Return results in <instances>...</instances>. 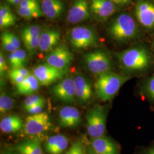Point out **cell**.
I'll list each match as a JSON object with an SVG mask.
<instances>
[{"label":"cell","instance_id":"cell-11","mask_svg":"<svg viewBox=\"0 0 154 154\" xmlns=\"http://www.w3.org/2000/svg\"><path fill=\"white\" fill-rule=\"evenodd\" d=\"M135 16L144 28H154V4L146 1H139L135 6Z\"/></svg>","mask_w":154,"mask_h":154},{"label":"cell","instance_id":"cell-5","mask_svg":"<svg viewBox=\"0 0 154 154\" xmlns=\"http://www.w3.org/2000/svg\"><path fill=\"white\" fill-rule=\"evenodd\" d=\"M69 39L75 49H85L97 44L96 33L91 28L77 26L72 28L69 34Z\"/></svg>","mask_w":154,"mask_h":154},{"label":"cell","instance_id":"cell-42","mask_svg":"<svg viewBox=\"0 0 154 154\" xmlns=\"http://www.w3.org/2000/svg\"><path fill=\"white\" fill-rule=\"evenodd\" d=\"M144 154H154V147L148 149Z\"/></svg>","mask_w":154,"mask_h":154},{"label":"cell","instance_id":"cell-27","mask_svg":"<svg viewBox=\"0 0 154 154\" xmlns=\"http://www.w3.org/2000/svg\"><path fill=\"white\" fill-rule=\"evenodd\" d=\"M144 91L149 98L154 102V75L150 77L145 83Z\"/></svg>","mask_w":154,"mask_h":154},{"label":"cell","instance_id":"cell-29","mask_svg":"<svg viewBox=\"0 0 154 154\" xmlns=\"http://www.w3.org/2000/svg\"><path fill=\"white\" fill-rule=\"evenodd\" d=\"M13 53L16 55L18 62L19 67H24L28 61V54L26 51L25 50L19 49Z\"/></svg>","mask_w":154,"mask_h":154},{"label":"cell","instance_id":"cell-6","mask_svg":"<svg viewBox=\"0 0 154 154\" xmlns=\"http://www.w3.org/2000/svg\"><path fill=\"white\" fill-rule=\"evenodd\" d=\"M46 56V63L66 72L74 60V56L64 45L56 46Z\"/></svg>","mask_w":154,"mask_h":154},{"label":"cell","instance_id":"cell-34","mask_svg":"<svg viewBox=\"0 0 154 154\" xmlns=\"http://www.w3.org/2000/svg\"><path fill=\"white\" fill-rule=\"evenodd\" d=\"M45 104V103H41L38 104L33 105L32 106L26 109L25 110L30 114H39V113L42 112V110L44 107Z\"/></svg>","mask_w":154,"mask_h":154},{"label":"cell","instance_id":"cell-1","mask_svg":"<svg viewBox=\"0 0 154 154\" xmlns=\"http://www.w3.org/2000/svg\"><path fill=\"white\" fill-rule=\"evenodd\" d=\"M130 79L111 72H106L98 75L95 83V90L97 97L103 101L112 98L123 85Z\"/></svg>","mask_w":154,"mask_h":154},{"label":"cell","instance_id":"cell-28","mask_svg":"<svg viewBox=\"0 0 154 154\" xmlns=\"http://www.w3.org/2000/svg\"><path fill=\"white\" fill-rule=\"evenodd\" d=\"M65 154H86L82 142L77 141L74 142Z\"/></svg>","mask_w":154,"mask_h":154},{"label":"cell","instance_id":"cell-44","mask_svg":"<svg viewBox=\"0 0 154 154\" xmlns=\"http://www.w3.org/2000/svg\"><path fill=\"white\" fill-rule=\"evenodd\" d=\"M90 154H95L94 152L93 151H91V152H90Z\"/></svg>","mask_w":154,"mask_h":154},{"label":"cell","instance_id":"cell-35","mask_svg":"<svg viewBox=\"0 0 154 154\" xmlns=\"http://www.w3.org/2000/svg\"><path fill=\"white\" fill-rule=\"evenodd\" d=\"M22 8H41L38 0H22L18 5Z\"/></svg>","mask_w":154,"mask_h":154},{"label":"cell","instance_id":"cell-39","mask_svg":"<svg viewBox=\"0 0 154 154\" xmlns=\"http://www.w3.org/2000/svg\"><path fill=\"white\" fill-rule=\"evenodd\" d=\"M11 70L12 71L20 74L21 75H22L25 78L28 77L30 74V72H29L28 69L25 68L24 67H18V68H16V69H11Z\"/></svg>","mask_w":154,"mask_h":154},{"label":"cell","instance_id":"cell-14","mask_svg":"<svg viewBox=\"0 0 154 154\" xmlns=\"http://www.w3.org/2000/svg\"><path fill=\"white\" fill-rule=\"evenodd\" d=\"M90 11L98 19L104 20L113 15L116 11V5L110 0H90Z\"/></svg>","mask_w":154,"mask_h":154},{"label":"cell","instance_id":"cell-17","mask_svg":"<svg viewBox=\"0 0 154 154\" xmlns=\"http://www.w3.org/2000/svg\"><path fill=\"white\" fill-rule=\"evenodd\" d=\"M76 88V97L80 103H86L93 96L91 83L88 79L81 74L74 78Z\"/></svg>","mask_w":154,"mask_h":154},{"label":"cell","instance_id":"cell-38","mask_svg":"<svg viewBox=\"0 0 154 154\" xmlns=\"http://www.w3.org/2000/svg\"><path fill=\"white\" fill-rule=\"evenodd\" d=\"M8 60H9V62L11 69H16V68L19 67L18 62L14 53H11L9 54Z\"/></svg>","mask_w":154,"mask_h":154},{"label":"cell","instance_id":"cell-21","mask_svg":"<svg viewBox=\"0 0 154 154\" xmlns=\"http://www.w3.org/2000/svg\"><path fill=\"white\" fill-rule=\"evenodd\" d=\"M23 127V124L20 117L17 115L7 116L0 122V129L5 134H11L19 131Z\"/></svg>","mask_w":154,"mask_h":154},{"label":"cell","instance_id":"cell-18","mask_svg":"<svg viewBox=\"0 0 154 154\" xmlns=\"http://www.w3.org/2000/svg\"><path fill=\"white\" fill-rule=\"evenodd\" d=\"M91 149L97 154H119L114 142L109 138L103 137L93 139L91 143Z\"/></svg>","mask_w":154,"mask_h":154},{"label":"cell","instance_id":"cell-40","mask_svg":"<svg viewBox=\"0 0 154 154\" xmlns=\"http://www.w3.org/2000/svg\"><path fill=\"white\" fill-rule=\"evenodd\" d=\"M115 4L118 5H127L131 2V0H110Z\"/></svg>","mask_w":154,"mask_h":154},{"label":"cell","instance_id":"cell-31","mask_svg":"<svg viewBox=\"0 0 154 154\" xmlns=\"http://www.w3.org/2000/svg\"><path fill=\"white\" fill-rule=\"evenodd\" d=\"M1 39L3 48L6 51H8L10 53H13L18 49L15 46H14L13 45L11 44L10 40L9 39L7 36L6 32H4L1 34Z\"/></svg>","mask_w":154,"mask_h":154},{"label":"cell","instance_id":"cell-23","mask_svg":"<svg viewBox=\"0 0 154 154\" xmlns=\"http://www.w3.org/2000/svg\"><path fill=\"white\" fill-rule=\"evenodd\" d=\"M15 149L20 154H44L39 142L34 139L19 143Z\"/></svg>","mask_w":154,"mask_h":154},{"label":"cell","instance_id":"cell-16","mask_svg":"<svg viewBox=\"0 0 154 154\" xmlns=\"http://www.w3.org/2000/svg\"><path fill=\"white\" fill-rule=\"evenodd\" d=\"M61 33L57 29H48L42 32L39 37L38 49L41 52H50L59 43Z\"/></svg>","mask_w":154,"mask_h":154},{"label":"cell","instance_id":"cell-2","mask_svg":"<svg viewBox=\"0 0 154 154\" xmlns=\"http://www.w3.org/2000/svg\"><path fill=\"white\" fill-rule=\"evenodd\" d=\"M121 66L127 70L140 72L149 67L151 58L149 51L144 48L135 47L117 54Z\"/></svg>","mask_w":154,"mask_h":154},{"label":"cell","instance_id":"cell-32","mask_svg":"<svg viewBox=\"0 0 154 154\" xmlns=\"http://www.w3.org/2000/svg\"><path fill=\"white\" fill-rule=\"evenodd\" d=\"M9 76L11 82L14 85H16V86L22 82L25 78V77L21 75L20 74L12 71L11 70L9 72Z\"/></svg>","mask_w":154,"mask_h":154},{"label":"cell","instance_id":"cell-10","mask_svg":"<svg viewBox=\"0 0 154 154\" xmlns=\"http://www.w3.org/2000/svg\"><path fill=\"white\" fill-rule=\"evenodd\" d=\"M33 74L38 79L40 85L48 86L62 78L66 72L46 63L35 67L33 69Z\"/></svg>","mask_w":154,"mask_h":154},{"label":"cell","instance_id":"cell-13","mask_svg":"<svg viewBox=\"0 0 154 154\" xmlns=\"http://www.w3.org/2000/svg\"><path fill=\"white\" fill-rule=\"evenodd\" d=\"M90 18L88 0H75L69 9L67 21L71 23H77Z\"/></svg>","mask_w":154,"mask_h":154},{"label":"cell","instance_id":"cell-15","mask_svg":"<svg viewBox=\"0 0 154 154\" xmlns=\"http://www.w3.org/2000/svg\"><path fill=\"white\" fill-rule=\"evenodd\" d=\"M58 121L61 126L65 128H73L80 124L81 117L77 108L67 106L60 110Z\"/></svg>","mask_w":154,"mask_h":154},{"label":"cell","instance_id":"cell-8","mask_svg":"<svg viewBox=\"0 0 154 154\" xmlns=\"http://www.w3.org/2000/svg\"><path fill=\"white\" fill-rule=\"evenodd\" d=\"M52 127L49 114L41 112L27 116L23 125V132L26 135H35L49 131Z\"/></svg>","mask_w":154,"mask_h":154},{"label":"cell","instance_id":"cell-30","mask_svg":"<svg viewBox=\"0 0 154 154\" xmlns=\"http://www.w3.org/2000/svg\"><path fill=\"white\" fill-rule=\"evenodd\" d=\"M0 18L14 20L16 21V16L13 13L10 8L6 4H1L0 6Z\"/></svg>","mask_w":154,"mask_h":154},{"label":"cell","instance_id":"cell-4","mask_svg":"<svg viewBox=\"0 0 154 154\" xmlns=\"http://www.w3.org/2000/svg\"><path fill=\"white\" fill-rule=\"evenodd\" d=\"M87 131L93 138L103 137L106 129V112L101 106H96L87 114Z\"/></svg>","mask_w":154,"mask_h":154},{"label":"cell","instance_id":"cell-26","mask_svg":"<svg viewBox=\"0 0 154 154\" xmlns=\"http://www.w3.org/2000/svg\"><path fill=\"white\" fill-rule=\"evenodd\" d=\"M41 103H45L44 98L37 94H32L30 95H28V97L25 99L23 101V106L24 109L25 110L29 107H31L33 105L38 104Z\"/></svg>","mask_w":154,"mask_h":154},{"label":"cell","instance_id":"cell-3","mask_svg":"<svg viewBox=\"0 0 154 154\" xmlns=\"http://www.w3.org/2000/svg\"><path fill=\"white\" fill-rule=\"evenodd\" d=\"M109 32L118 41L126 42L135 38L138 34V28L132 17L121 14L110 25Z\"/></svg>","mask_w":154,"mask_h":154},{"label":"cell","instance_id":"cell-43","mask_svg":"<svg viewBox=\"0 0 154 154\" xmlns=\"http://www.w3.org/2000/svg\"><path fill=\"white\" fill-rule=\"evenodd\" d=\"M4 154H13V153H11V152H6Z\"/></svg>","mask_w":154,"mask_h":154},{"label":"cell","instance_id":"cell-36","mask_svg":"<svg viewBox=\"0 0 154 154\" xmlns=\"http://www.w3.org/2000/svg\"><path fill=\"white\" fill-rule=\"evenodd\" d=\"M8 70V66L6 65L5 59L3 53L1 51L0 53V74L1 76H3Z\"/></svg>","mask_w":154,"mask_h":154},{"label":"cell","instance_id":"cell-25","mask_svg":"<svg viewBox=\"0 0 154 154\" xmlns=\"http://www.w3.org/2000/svg\"><path fill=\"white\" fill-rule=\"evenodd\" d=\"M14 101L9 95L5 94H1L0 96V113L4 114L13 109Z\"/></svg>","mask_w":154,"mask_h":154},{"label":"cell","instance_id":"cell-19","mask_svg":"<svg viewBox=\"0 0 154 154\" xmlns=\"http://www.w3.org/2000/svg\"><path fill=\"white\" fill-rule=\"evenodd\" d=\"M69 141L65 136L57 134L50 137L46 142L45 147L49 154H61L66 150Z\"/></svg>","mask_w":154,"mask_h":154},{"label":"cell","instance_id":"cell-12","mask_svg":"<svg viewBox=\"0 0 154 154\" xmlns=\"http://www.w3.org/2000/svg\"><path fill=\"white\" fill-rule=\"evenodd\" d=\"M41 29L37 25L26 26L22 29L21 37L23 42L30 54H34L38 49L39 37Z\"/></svg>","mask_w":154,"mask_h":154},{"label":"cell","instance_id":"cell-9","mask_svg":"<svg viewBox=\"0 0 154 154\" xmlns=\"http://www.w3.org/2000/svg\"><path fill=\"white\" fill-rule=\"evenodd\" d=\"M51 92L56 98L61 101L72 103L76 97V88L74 78L67 77L51 88Z\"/></svg>","mask_w":154,"mask_h":154},{"label":"cell","instance_id":"cell-20","mask_svg":"<svg viewBox=\"0 0 154 154\" xmlns=\"http://www.w3.org/2000/svg\"><path fill=\"white\" fill-rule=\"evenodd\" d=\"M41 8L45 16L54 20L61 16L64 6L61 0H42Z\"/></svg>","mask_w":154,"mask_h":154},{"label":"cell","instance_id":"cell-7","mask_svg":"<svg viewBox=\"0 0 154 154\" xmlns=\"http://www.w3.org/2000/svg\"><path fill=\"white\" fill-rule=\"evenodd\" d=\"M83 60L88 70L96 74L111 72V61L110 57L103 51L97 50L83 55Z\"/></svg>","mask_w":154,"mask_h":154},{"label":"cell","instance_id":"cell-22","mask_svg":"<svg viewBox=\"0 0 154 154\" xmlns=\"http://www.w3.org/2000/svg\"><path fill=\"white\" fill-rule=\"evenodd\" d=\"M39 83L33 74L26 77L22 82L16 85L17 91L21 95H30L34 94L39 87Z\"/></svg>","mask_w":154,"mask_h":154},{"label":"cell","instance_id":"cell-33","mask_svg":"<svg viewBox=\"0 0 154 154\" xmlns=\"http://www.w3.org/2000/svg\"><path fill=\"white\" fill-rule=\"evenodd\" d=\"M6 33L7 34L8 38L10 40L11 44L13 45L14 46H15L18 49H20L21 46V42L19 38L14 33L9 32H6Z\"/></svg>","mask_w":154,"mask_h":154},{"label":"cell","instance_id":"cell-37","mask_svg":"<svg viewBox=\"0 0 154 154\" xmlns=\"http://www.w3.org/2000/svg\"><path fill=\"white\" fill-rule=\"evenodd\" d=\"M16 20H11V19H7L4 18H0V27L1 29H4L13 26L15 23Z\"/></svg>","mask_w":154,"mask_h":154},{"label":"cell","instance_id":"cell-41","mask_svg":"<svg viewBox=\"0 0 154 154\" xmlns=\"http://www.w3.org/2000/svg\"><path fill=\"white\" fill-rule=\"evenodd\" d=\"M9 4L12 5H19L22 0H6Z\"/></svg>","mask_w":154,"mask_h":154},{"label":"cell","instance_id":"cell-24","mask_svg":"<svg viewBox=\"0 0 154 154\" xmlns=\"http://www.w3.org/2000/svg\"><path fill=\"white\" fill-rule=\"evenodd\" d=\"M18 14L25 19L37 18L44 16V14L41 8H22L18 7L17 9Z\"/></svg>","mask_w":154,"mask_h":154}]
</instances>
